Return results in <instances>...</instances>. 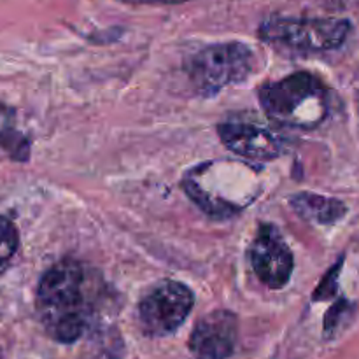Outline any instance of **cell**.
<instances>
[{
	"mask_svg": "<svg viewBox=\"0 0 359 359\" xmlns=\"http://www.w3.org/2000/svg\"><path fill=\"white\" fill-rule=\"evenodd\" d=\"M86 270L72 259L53 265L37 287V311L46 332L60 344H74L84 335L93 316Z\"/></svg>",
	"mask_w": 359,
	"mask_h": 359,
	"instance_id": "1",
	"label": "cell"
},
{
	"mask_svg": "<svg viewBox=\"0 0 359 359\" xmlns=\"http://www.w3.org/2000/svg\"><path fill=\"white\" fill-rule=\"evenodd\" d=\"M266 116L276 125L312 130L321 125L330 111L328 90L316 76L297 72L269 83L259 90Z\"/></svg>",
	"mask_w": 359,
	"mask_h": 359,
	"instance_id": "2",
	"label": "cell"
},
{
	"mask_svg": "<svg viewBox=\"0 0 359 359\" xmlns=\"http://www.w3.org/2000/svg\"><path fill=\"white\" fill-rule=\"evenodd\" d=\"M255 53L249 46L221 42L195 53L186 65V72L200 93L214 95L230 84L248 79L255 72Z\"/></svg>",
	"mask_w": 359,
	"mask_h": 359,
	"instance_id": "3",
	"label": "cell"
},
{
	"mask_svg": "<svg viewBox=\"0 0 359 359\" xmlns=\"http://www.w3.org/2000/svg\"><path fill=\"white\" fill-rule=\"evenodd\" d=\"M351 23L342 18H272L262 23L259 37L297 51H332L346 42Z\"/></svg>",
	"mask_w": 359,
	"mask_h": 359,
	"instance_id": "4",
	"label": "cell"
},
{
	"mask_svg": "<svg viewBox=\"0 0 359 359\" xmlns=\"http://www.w3.org/2000/svg\"><path fill=\"white\" fill-rule=\"evenodd\" d=\"M193 293L177 280H163L139 304V319L151 337H167L177 332L193 309Z\"/></svg>",
	"mask_w": 359,
	"mask_h": 359,
	"instance_id": "5",
	"label": "cell"
},
{
	"mask_svg": "<svg viewBox=\"0 0 359 359\" xmlns=\"http://www.w3.org/2000/svg\"><path fill=\"white\" fill-rule=\"evenodd\" d=\"M249 258L258 279L270 290H280L290 283L293 273V255L272 224H262L258 228Z\"/></svg>",
	"mask_w": 359,
	"mask_h": 359,
	"instance_id": "6",
	"label": "cell"
},
{
	"mask_svg": "<svg viewBox=\"0 0 359 359\" xmlns=\"http://www.w3.org/2000/svg\"><path fill=\"white\" fill-rule=\"evenodd\" d=\"M237 342V318L228 311H214L196 323L189 339L195 359H228Z\"/></svg>",
	"mask_w": 359,
	"mask_h": 359,
	"instance_id": "7",
	"label": "cell"
},
{
	"mask_svg": "<svg viewBox=\"0 0 359 359\" xmlns=\"http://www.w3.org/2000/svg\"><path fill=\"white\" fill-rule=\"evenodd\" d=\"M224 146L241 156L269 161L284 154V140L270 130L248 123H224L217 128Z\"/></svg>",
	"mask_w": 359,
	"mask_h": 359,
	"instance_id": "8",
	"label": "cell"
},
{
	"mask_svg": "<svg viewBox=\"0 0 359 359\" xmlns=\"http://www.w3.org/2000/svg\"><path fill=\"white\" fill-rule=\"evenodd\" d=\"M294 212L305 221L318 224H333L346 216L347 209L340 200L316 193H298L291 198Z\"/></svg>",
	"mask_w": 359,
	"mask_h": 359,
	"instance_id": "9",
	"label": "cell"
},
{
	"mask_svg": "<svg viewBox=\"0 0 359 359\" xmlns=\"http://www.w3.org/2000/svg\"><path fill=\"white\" fill-rule=\"evenodd\" d=\"M16 226L7 217L0 216V269L9 262L18 249Z\"/></svg>",
	"mask_w": 359,
	"mask_h": 359,
	"instance_id": "10",
	"label": "cell"
},
{
	"mask_svg": "<svg viewBox=\"0 0 359 359\" xmlns=\"http://www.w3.org/2000/svg\"><path fill=\"white\" fill-rule=\"evenodd\" d=\"M339 270H340V263H337L335 269L328 273V277H325L323 284L318 287V291H316V294H314V300H326V298H330L335 294Z\"/></svg>",
	"mask_w": 359,
	"mask_h": 359,
	"instance_id": "11",
	"label": "cell"
},
{
	"mask_svg": "<svg viewBox=\"0 0 359 359\" xmlns=\"http://www.w3.org/2000/svg\"><path fill=\"white\" fill-rule=\"evenodd\" d=\"M119 2L126 4H147V6H154V4H160V6H172V4H184L189 0H119Z\"/></svg>",
	"mask_w": 359,
	"mask_h": 359,
	"instance_id": "12",
	"label": "cell"
}]
</instances>
